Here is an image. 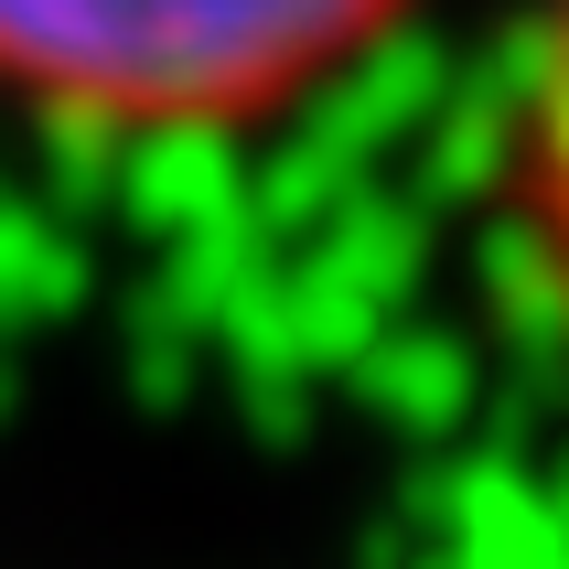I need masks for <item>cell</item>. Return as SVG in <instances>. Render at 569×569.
<instances>
[{
  "instance_id": "2",
  "label": "cell",
  "mask_w": 569,
  "mask_h": 569,
  "mask_svg": "<svg viewBox=\"0 0 569 569\" xmlns=\"http://www.w3.org/2000/svg\"><path fill=\"white\" fill-rule=\"evenodd\" d=\"M506 172H516V216H527V258H538L548 301H559V333H569V0L548 11L538 54H527Z\"/></svg>"
},
{
  "instance_id": "1",
  "label": "cell",
  "mask_w": 569,
  "mask_h": 569,
  "mask_svg": "<svg viewBox=\"0 0 569 569\" xmlns=\"http://www.w3.org/2000/svg\"><path fill=\"white\" fill-rule=\"evenodd\" d=\"M419 0H0V108L64 140H237L377 54Z\"/></svg>"
}]
</instances>
